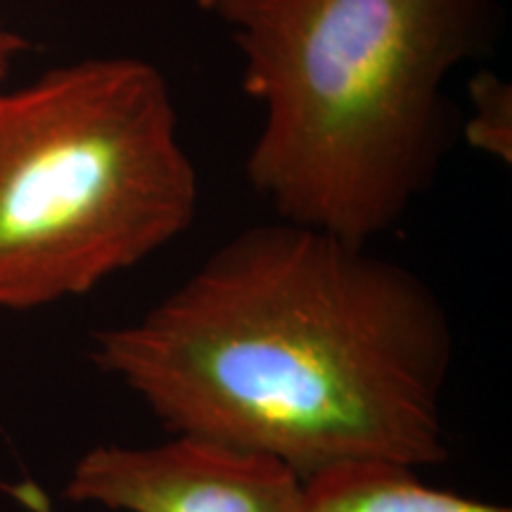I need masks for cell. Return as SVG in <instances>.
Masks as SVG:
<instances>
[{"label":"cell","instance_id":"1","mask_svg":"<svg viewBox=\"0 0 512 512\" xmlns=\"http://www.w3.org/2000/svg\"><path fill=\"white\" fill-rule=\"evenodd\" d=\"M93 363L171 434L283 460L299 477L351 458L448 460L453 328L411 268L292 223L240 230Z\"/></svg>","mask_w":512,"mask_h":512},{"label":"cell","instance_id":"2","mask_svg":"<svg viewBox=\"0 0 512 512\" xmlns=\"http://www.w3.org/2000/svg\"><path fill=\"white\" fill-rule=\"evenodd\" d=\"M264 110L247 181L292 223L368 247L430 188L446 81L489 48L496 0H197Z\"/></svg>","mask_w":512,"mask_h":512},{"label":"cell","instance_id":"3","mask_svg":"<svg viewBox=\"0 0 512 512\" xmlns=\"http://www.w3.org/2000/svg\"><path fill=\"white\" fill-rule=\"evenodd\" d=\"M200 178L162 69L91 57L0 93V309L81 297L183 235Z\"/></svg>","mask_w":512,"mask_h":512},{"label":"cell","instance_id":"4","mask_svg":"<svg viewBox=\"0 0 512 512\" xmlns=\"http://www.w3.org/2000/svg\"><path fill=\"white\" fill-rule=\"evenodd\" d=\"M64 498L112 512H304L302 477L283 460L192 434L91 448Z\"/></svg>","mask_w":512,"mask_h":512},{"label":"cell","instance_id":"5","mask_svg":"<svg viewBox=\"0 0 512 512\" xmlns=\"http://www.w3.org/2000/svg\"><path fill=\"white\" fill-rule=\"evenodd\" d=\"M304 512H512L451 489H437L415 467L387 458H351L302 479Z\"/></svg>","mask_w":512,"mask_h":512},{"label":"cell","instance_id":"6","mask_svg":"<svg viewBox=\"0 0 512 512\" xmlns=\"http://www.w3.org/2000/svg\"><path fill=\"white\" fill-rule=\"evenodd\" d=\"M470 117L465 138L475 150L512 164V91L508 81L494 72H477L470 81Z\"/></svg>","mask_w":512,"mask_h":512},{"label":"cell","instance_id":"7","mask_svg":"<svg viewBox=\"0 0 512 512\" xmlns=\"http://www.w3.org/2000/svg\"><path fill=\"white\" fill-rule=\"evenodd\" d=\"M27 48L29 43L24 41L22 36L15 34V31H10L3 22H0V81L8 76L12 62H15L19 53H24Z\"/></svg>","mask_w":512,"mask_h":512}]
</instances>
